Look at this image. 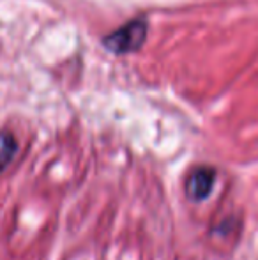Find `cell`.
<instances>
[{"mask_svg":"<svg viewBox=\"0 0 258 260\" xmlns=\"http://www.w3.org/2000/svg\"><path fill=\"white\" fill-rule=\"evenodd\" d=\"M216 184V170L212 167H196L188 174L184 181V191L186 197L193 202H202L212 193V188Z\"/></svg>","mask_w":258,"mask_h":260,"instance_id":"cell-2","label":"cell"},{"mask_svg":"<svg viewBox=\"0 0 258 260\" xmlns=\"http://www.w3.org/2000/svg\"><path fill=\"white\" fill-rule=\"evenodd\" d=\"M16 138L11 133H7V131H2L0 133V172H4L9 167V163L13 161L14 154H16Z\"/></svg>","mask_w":258,"mask_h":260,"instance_id":"cell-3","label":"cell"},{"mask_svg":"<svg viewBox=\"0 0 258 260\" xmlns=\"http://www.w3.org/2000/svg\"><path fill=\"white\" fill-rule=\"evenodd\" d=\"M147 38V23L145 20L128 21L124 27L112 32L104 38V46L115 55L133 53L141 48Z\"/></svg>","mask_w":258,"mask_h":260,"instance_id":"cell-1","label":"cell"}]
</instances>
